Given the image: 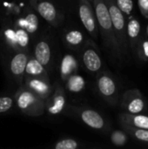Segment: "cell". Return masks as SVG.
I'll return each mask as SVG.
<instances>
[{
    "label": "cell",
    "mask_w": 148,
    "mask_h": 149,
    "mask_svg": "<svg viewBox=\"0 0 148 149\" xmlns=\"http://www.w3.org/2000/svg\"><path fill=\"white\" fill-rule=\"evenodd\" d=\"M94 13L97 19V24L102 36L105 45L107 50L118 59H123L120 45L118 44L114 30L113 27L109 10L105 0H93Z\"/></svg>",
    "instance_id": "cell-1"
},
{
    "label": "cell",
    "mask_w": 148,
    "mask_h": 149,
    "mask_svg": "<svg viewBox=\"0 0 148 149\" xmlns=\"http://www.w3.org/2000/svg\"><path fill=\"white\" fill-rule=\"evenodd\" d=\"M111 17L114 33L123 57L129 54V43L126 34V23L124 13L117 6L115 0H105Z\"/></svg>",
    "instance_id": "cell-2"
},
{
    "label": "cell",
    "mask_w": 148,
    "mask_h": 149,
    "mask_svg": "<svg viewBox=\"0 0 148 149\" xmlns=\"http://www.w3.org/2000/svg\"><path fill=\"white\" fill-rule=\"evenodd\" d=\"M15 99L17 107L24 114L38 116L43 114L44 111L45 104L44 100L26 86L18 89Z\"/></svg>",
    "instance_id": "cell-3"
},
{
    "label": "cell",
    "mask_w": 148,
    "mask_h": 149,
    "mask_svg": "<svg viewBox=\"0 0 148 149\" xmlns=\"http://www.w3.org/2000/svg\"><path fill=\"white\" fill-rule=\"evenodd\" d=\"M121 107L128 113L139 114L147 110V101L140 90L131 89L123 94Z\"/></svg>",
    "instance_id": "cell-4"
},
{
    "label": "cell",
    "mask_w": 148,
    "mask_h": 149,
    "mask_svg": "<svg viewBox=\"0 0 148 149\" xmlns=\"http://www.w3.org/2000/svg\"><path fill=\"white\" fill-rule=\"evenodd\" d=\"M97 87L100 95L111 105H116L118 101V86L114 79L107 72L101 73L97 79Z\"/></svg>",
    "instance_id": "cell-5"
},
{
    "label": "cell",
    "mask_w": 148,
    "mask_h": 149,
    "mask_svg": "<svg viewBox=\"0 0 148 149\" xmlns=\"http://www.w3.org/2000/svg\"><path fill=\"white\" fill-rule=\"evenodd\" d=\"M79 18L85 28V30L90 33L93 38L98 37V26L97 19L95 17L94 10H92L91 3L87 0H80L79 7Z\"/></svg>",
    "instance_id": "cell-6"
},
{
    "label": "cell",
    "mask_w": 148,
    "mask_h": 149,
    "mask_svg": "<svg viewBox=\"0 0 148 149\" xmlns=\"http://www.w3.org/2000/svg\"><path fill=\"white\" fill-rule=\"evenodd\" d=\"M31 6L46 22L53 26L58 24V13L51 0H30Z\"/></svg>",
    "instance_id": "cell-7"
},
{
    "label": "cell",
    "mask_w": 148,
    "mask_h": 149,
    "mask_svg": "<svg viewBox=\"0 0 148 149\" xmlns=\"http://www.w3.org/2000/svg\"><path fill=\"white\" fill-rule=\"evenodd\" d=\"M87 41L86 46L82 53V61L87 71L90 72H97L102 67V61L101 58L98 53L96 47L93 45L94 44L89 40Z\"/></svg>",
    "instance_id": "cell-8"
},
{
    "label": "cell",
    "mask_w": 148,
    "mask_h": 149,
    "mask_svg": "<svg viewBox=\"0 0 148 149\" xmlns=\"http://www.w3.org/2000/svg\"><path fill=\"white\" fill-rule=\"evenodd\" d=\"M25 86L34 92L41 99H47L51 95V86L48 79L39 77L27 76L25 80Z\"/></svg>",
    "instance_id": "cell-9"
},
{
    "label": "cell",
    "mask_w": 148,
    "mask_h": 149,
    "mask_svg": "<svg viewBox=\"0 0 148 149\" xmlns=\"http://www.w3.org/2000/svg\"><path fill=\"white\" fill-rule=\"evenodd\" d=\"M28 60L29 58L27 54L20 52L16 53L10 61V71L18 82H20L24 78Z\"/></svg>",
    "instance_id": "cell-10"
},
{
    "label": "cell",
    "mask_w": 148,
    "mask_h": 149,
    "mask_svg": "<svg viewBox=\"0 0 148 149\" xmlns=\"http://www.w3.org/2000/svg\"><path fill=\"white\" fill-rule=\"evenodd\" d=\"M140 24L136 18H129L128 23L126 24V34L128 38L129 46H131L132 50L134 52H137L138 45L140 40Z\"/></svg>",
    "instance_id": "cell-11"
},
{
    "label": "cell",
    "mask_w": 148,
    "mask_h": 149,
    "mask_svg": "<svg viewBox=\"0 0 148 149\" xmlns=\"http://www.w3.org/2000/svg\"><path fill=\"white\" fill-rule=\"evenodd\" d=\"M80 118L85 124L96 130H101L106 126L104 118L98 112L92 109H85L81 111Z\"/></svg>",
    "instance_id": "cell-12"
},
{
    "label": "cell",
    "mask_w": 148,
    "mask_h": 149,
    "mask_svg": "<svg viewBox=\"0 0 148 149\" xmlns=\"http://www.w3.org/2000/svg\"><path fill=\"white\" fill-rule=\"evenodd\" d=\"M65 97L61 87H58L54 94L52 95L51 102L45 105L47 112L51 115L59 114L65 108Z\"/></svg>",
    "instance_id": "cell-13"
},
{
    "label": "cell",
    "mask_w": 148,
    "mask_h": 149,
    "mask_svg": "<svg viewBox=\"0 0 148 149\" xmlns=\"http://www.w3.org/2000/svg\"><path fill=\"white\" fill-rule=\"evenodd\" d=\"M120 120L123 125L132 127L148 129V116L144 114H131L128 113H121Z\"/></svg>",
    "instance_id": "cell-14"
},
{
    "label": "cell",
    "mask_w": 148,
    "mask_h": 149,
    "mask_svg": "<svg viewBox=\"0 0 148 149\" xmlns=\"http://www.w3.org/2000/svg\"><path fill=\"white\" fill-rule=\"evenodd\" d=\"M35 58L44 67L48 66L51 59V50L50 45L45 40L38 41L34 48Z\"/></svg>",
    "instance_id": "cell-15"
},
{
    "label": "cell",
    "mask_w": 148,
    "mask_h": 149,
    "mask_svg": "<svg viewBox=\"0 0 148 149\" xmlns=\"http://www.w3.org/2000/svg\"><path fill=\"white\" fill-rule=\"evenodd\" d=\"M25 74L31 77H39L48 79L44 66H43L36 58H31L28 60L25 67Z\"/></svg>",
    "instance_id": "cell-16"
},
{
    "label": "cell",
    "mask_w": 148,
    "mask_h": 149,
    "mask_svg": "<svg viewBox=\"0 0 148 149\" xmlns=\"http://www.w3.org/2000/svg\"><path fill=\"white\" fill-rule=\"evenodd\" d=\"M66 86H67V89L70 92L79 93L84 89L85 86V82L81 76L77 74H72L68 78Z\"/></svg>",
    "instance_id": "cell-17"
},
{
    "label": "cell",
    "mask_w": 148,
    "mask_h": 149,
    "mask_svg": "<svg viewBox=\"0 0 148 149\" xmlns=\"http://www.w3.org/2000/svg\"><path fill=\"white\" fill-rule=\"evenodd\" d=\"M21 22L24 24H21L22 28H24L28 33H34L37 31L38 27V20L37 17V15L33 13H29L26 15L24 19H22Z\"/></svg>",
    "instance_id": "cell-18"
},
{
    "label": "cell",
    "mask_w": 148,
    "mask_h": 149,
    "mask_svg": "<svg viewBox=\"0 0 148 149\" xmlns=\"http://www.w3.org/2000/svg\"><path fill=\"white\" fill-rule=\"evenodd\" d=\"M65 40L71 46H78L80 44H82L84 40L83 33L78 30L69 31L65 35Z\"/></svg>",
    "instance_id": "cell-19"
},
{
    "label": "cell",
    "mask_w": 148,
    "mask_h": 149,
    "mask_svg": "<svg viewBox=\"0 0 148 149\" xmlns=\"http://www.w3.org/2000/svg\"><path fill=\"white\" fill-rule=\"evenodd\" d=\"M76 61L74 58L71 55H66L63 61H62V66H61V72L64 79H65L66 76H69L70 73L72 74V72L76 69Z\"/></svg>",
    "instance_id": "cell-20"
},
{
    "label": "cell",
    "mask_w": 148,
    "mask_h": 149,
    "mask_svg": "<svg viewBox=\"0 0 148 149\" xmlns=\"http://www.w3.org/2000/svg\"><path fill=\"white\" fill-rule=\"evenodd\" d=\"M123 127L135 139H137L140 141L148 143V129L136 128V127H132L126 126V125H123Z\"/></svg>",
    "instance_id": "cell-21"
},
{
    "label": "cell",
    "mask_w": 148,
    "mask_h": 149,
    "mask_svg": "<svg viewBox=\"0 0 148 149\" xmlns=\"http://www.w3.org/2000/svg\"><path fill=\"white\" fill-rule=\"evenodd\" d=\"M79 148V143L73 139H64L58 141L55 146V149H77Z\"/></svg>",
    "instance_id": "cell-22"
},
{
    "label": "cell",
    "mask_w": 148,
    "mask_h": 149,
    "mask_svg": "<svg viewBox=\"0 0 148 149\" xmlns=\"http://www.w3.org/2000/svg\"><path fill=\"white\" fill-rule=\"evenodd\" d=\"M115 2H116L117 6L120 8V10L123 13H125L128 16H130L132 14V12L133 10V0H115Z\"/></svg>",
    "instance_id": "cell-23"
},
{
    "label": "cell",
    "mask_w": 148,
    "mask_h": 149,
    "mask_svg": "<svg viewBox=\"0 0 148 149\" xmlns=\"http://www.w3.org/2000/svg\"><path fill=\"white\" fill-rule=\"evenodd\" d=\"M16 33V39H17V44L22 47H24L28 45L29 42V36L28 32L24 29V28H19L17 30Z\"/></svg>",
    "instance_id": "cell-24"
},
{
    "label": "cell",
    "mask_w": 148,
    "mask_h": 149,
    "mask_svg": "<svg viewBox=\"0 0 148 149\" xmlns=\"http://www.w3.org/2000/svg\"><path fill=\"white\" fill-rule=\"evenodd\" d=\"M111 140L115 146H124L127 141V136L121 131H115L113 133Z\"/></svg>",
    "instance_id": "cell-25"
},
{
    "label": "cell",
    "mask_w": 148,
    "mask_h": 149,
    "mask_svg": "<svg viewBox=\"0 0 148 149\" xmlns=\"http://www.w3.org/2000/svg\"><path fill=\"white\" fill-rule=\"evenodd\" d=\"M137 55L143 60H148V40H140Z\"/></svg>",
    "instance_id": "cell-26"
},
{
    "label": "cell",
    "mask_w": 148,
    "mask_h": 149,
    "mask_svg": "<svg viewBox=\"0 0 148 149\" xmlns=\"http://www.w3.org/2000/svg\"><path fill=\"white\" fill-rule=\"evenodd\" d=\"M13 106V99L11 97H0V113L8 112Z\"/></svg>",
    "instance_id": "cell-27"
},
{
    "label": "cell",
    "mask_w": 148,
    "mask_h": 149,
    "mask_svg": "<svg viewBox=\"0 0 148 149\" xmlns=\"http://www.w3.org/2000/svg\"><path fill=\"white\" fill-rule=\"evenodd\" d=\"M138 5L142 15L148 18V0H138Z\"/></svg>",
    "instance_id": "cell-28"
},
{
    "label": "cell",
    "mask_w": 148,
    "mask_h": 149,
    "mask_svg": "<svg viewBox=\"0 0 148 149\" xmlns=\"http://www.w3.org/2000/svg\"><path fill=\"white\" fill-rule=\"evenodd\" d=\"M5 36L8 38L10 44L11 45H17V39H16V33L14 31H12L11 30H7L5 32Z\"/></svg>",
    "instance_id": "cell-29"
},
{
    "label": "cell",
    "mask_w": 148,
    "mask_h": 149,
    "mask_svg": "<svg viewBox=\"0 0 148 149\" xmlns=\"http://www.w3.org/2000/svg\"><path fill=\"white\" fill-rule=\"evenodd\" d=\"M147 33H148V27H147Z\"/></svg>",
    "instance_id": "cell-30"
}]
</instances>
